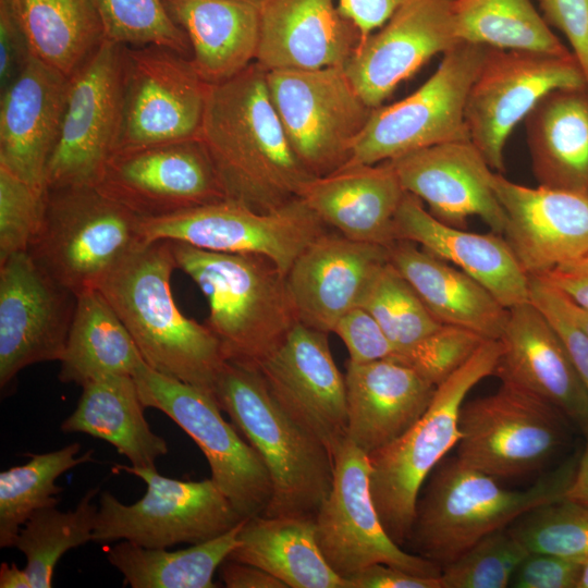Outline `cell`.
<instances>
[{
    "label": "cell",
    "mask_w": 588,
    "mask_h": 588,
    "mask_svg": "<svg viewBox=\"0 0 588 588\" xmlns=\"http://www.w3.org/2000/svg\"><path fill=\"white\" fill-rule=\"evenodd\" d=\"M257 62L209 85L199 138L228 199L270 212L299 198L315 176L301 163Z\"/></svg>",
    "instance_id": "cell-1"
},
{
    "label": "cell",
    "mask_w": 588,
    "mask_h": 588,
    "mask_svg": "<svg viewBox=\"0 0 588 588\" xmlns=\"http://www.w3.org/2000/svg\"><path fill=\"white\" fill-rule=\"evenodd\" d=\"M175 268L171 241L143 243L98 290L149 367L213 395L226 360L207 326L185 317L176 307L170 282Z\"/></svg>",
    "instance_id": "cell-2"
},
{
    "label": "cell",
    "mask_w": 588,
    "mask_h": 588,
    "mask_svg": "<svg viewBox=\"0 0 588 588\" xmlns=\"http://www.w3.org/2000/svg\"><path fill=\"white\" fill-rule=\"evenodd\" d=\"M176 268L209 305L204 322L226 362L257 367L299 322L286 277L269 258L226 254L172 242Z\"/></svg>",
    "instance_id": "cell-3"
},
{
    "label": "cell",
    "mask_w": 588,
    "mask_h": 588,
    "mask_svg": "<svg viewBox=\"0 0 588 588\" xmlns=\"http://www.w3.org/2000/svg\"><path fill=\"white\" fill-rule=\"evenodd\" d=\"M577 462H566L524 490L452 457L432 470L418 497L409 543L415 554L442 567L525 513L565 497Z\"/></svg>",
    "instance_id": "cell-4"
},
{
    "label": "cell",
    "mask_w": 588,
    "mask_h": 588,
    "mask_svg": "<svg viewBox=\"0 0 588 588\" xmlns=\"http://www.w3.org/2000/svg\"><path fill=\"white\" fill-rule=\"evenodd\" d=\"M213 397L270 475L272 497L261 515L315 517L333 480L328 448L285 414L255 367L226 362Z\"/></svg>",
    "instance_id": "cell-5"
},
{
    "label": "cell",
    "mask_w": 588,
    "mask_h": 588,
    "mask_svg": "<svg viewBox=\"0 0 588 588\" xmlns=\"http://www.w3.org/2000/svg\"><path fill=\"white\" fill-rule=\"evenodd\" d=\"M501 350L499 340H486L437 387L428 408L406 432L368 454L372 499L388 535L399 546L408 540L424 482L461 438L458 417L467 394L493 375Z\"/></svg>",
    "instance_id": "cell-6"
},
{
    "label": "cell",
    "mask_w": 588,
    "mask_h": 588,
    "mask_svg": "<svg viewBox=\"0 0 588 588\" xmlns=\"http://www.w3.org/2000/svg\"><path fill=\"white\" fill-rule=\"evenodd\" d=\"M140 222L142 218L95 186L49 188L27 253L48 275L79 295L98 290L144 243Z\"/></svg>",
    "instance_id": "cell-7"
},
{
    "label": "cell",
    "mask_w": 588,
    "mask_h": 588,
    "mask_svg": "<svg viewBox=\"0 0 588 588\" xmlns=\"http://www.w3.org/2000/svg\"><path fill=\"white\" fill-rule=\"evenodd\" d=\"M488 47L460 41L413 94L373 108L345 166L376 164L446 142L469 139L465 107Z\"/></svg>",
    "instance_id": "cell-8"
},
{
    "label": "cell",
    "mask_w": 588,
    "mask_h": 588,
    "mask_svg": "<svg viewBox=\"0 0 588 588\" xmlns=\"http://www.w3.org/2000/svg\"><path fill=\"white\" fill-rule=\"evenodd\" d=\"M146 483V493L124 504L111 492L99 495L93 541L127 540L145 548L195 544L218 537L242 518L211 478L180 480L166 477L156 467L115 465Z\"/></svg>",
    "instance_id": "cell-9"
},
{
    "label": "cell",
    "mask_w": 588,
    "mask_h": 588,
    "mask_svg": "<svg viewBox=\"0 0 588 588\" xmlns=\"http://www.w3.org/2000/svg\"><path fill=\"white\" fill-rule=\"evenodd\" d=\"M266 76L285 135L305 169L317 177L345 166L373 108L344 65L271 70Z\"/></svg>",
    "instance_id": "cell-10"
},
{
    "label": "cell",
    "mask_w": 588,
    "mask_h": 588,
    "mask_svg": "<svg viewBox=\"0 0 588 588\" xmlns=\"http://www.w3.org/2000/svg\"><path fill=\"white\" fill-rule=\"evenodd\" d=\"M145 407L166 414L205 455L211 479L242 518L261 515L272 497L270 475L256 450L229 424L210 393L149 367L133 373Z\"/></svg>",
    "instance_id": "cell-11"
},
{
    "label": "cell",
    "mask_w": 588,
    "mask_h": 588,
    "mask_svg": "<svg viewBox=\"0 0 588 588\" xmlns=\"http://www.w3.org/2000/svg\"><path fill=\"white\" fill-rule=\"evenodd\" d=\"M567 418L550 403L502 383L492 394L462 405L456 457L498 477L541 469L565 446Z\"/></svg>",
    "instance_id": "cell-12"
},
{
    "label": "cell",
    "mask_w": 588,
    "mask_h": 588,
    "mask_svg": "<svg viewBox=\"0 0 588 588\" xmlns=\"http://www.w3.org/2000/svg\"><path fill=\"white\" fill-rule=\"evenodd\" d=\"M329 230L301 197L270 212L224 199L140 222L144 243L162 240L218 253L260 255L285 275L298 255Z\"/></svg>",
    "instance_id": "cell-13"
},
{
    "label": "cell",
    "mask_w": 588,
    "mask_h": 588,
    "mask_svg": "<svg viewBox=\"0 0 588 588\" xmlns=\"http://www.w3.org/2000/svg\"><path fill=\"white\" fill-rule=\"evenodd\" d=\"M588 83L573 54L488 47L466 100L469 139L489 167L502 173L504 149L515 126L555 88Z\"/></svg>",
    "instance_id": "cell-14"
},
{
    "label": "cell",
    "mask_w": 588,
    "mask_h": 588,
    "mask_svg": "<svg viewBox=\"0 0 588 588\" xmlns=\"http://www.w3.org/2000/svg\"><path fill=\"white\" fill-rule=\"evenodd\" d=\"M125 46L106 39L70 77L60 135L45 191L95 186L117 151L123 118Z\"/></svg>",
    "instance_id": "cell-15"
},
{
    "label": "cell",
    "mask_w": 588,
    "mask_h": 588,
    "mask_svg": "<svg viewBox=\"0 0 588 588\" xmlns=\"http://www.w3.org/2000/svg\"><path fill=\"white\" fill-rule=\"evenodd\" d=\"M333 462L331 489L315 516L317 542L330 567L347 580L376 563L440 576V566L403 550L388 535L370 491L368 454L346 438Z\"/></svg>",
    "instance_id": "cell-16"
},
{
    "label": "cell",
    "mask_w": 588,
    "mask_h": 588,
    "mask_svg": "<svg viewBox=\"0 0 588 588\" xmlns=\"http://www.w3.org/2000/svg\"><path fill=\"white\" fill-rule=\"evenodd\" d=\"M95 187L142 219L228 199L199 137L118 150Z\"/></svg>",
    "instance_id": "cell-17"
},
{
    "label": "cell",
    "mask_w": 588,
    "mask_h": 588,
    "mask_svg": "<svg viewBox=\"0 0 588 588\" xmlns=\"http://www.w3.org/2000/svg\"><path fill=\"white\" fill-rule=\"evenodd\" d=\"M208 87L189 58L163 47L125 46L117 151L199 137Z\"/></svg>",
    "instance_id": "cell-18"
},
{
    "label": "cell",
    "mask_w": 588,
    "mask_h": 588,
    "mask_svg": "<svg viewBox=\"0 0 588 588\" xmlns=\"http://www.w3.org/2000/svg\"><path fill=\"white\" fill-rule=\"evenodd\" d=\"M77 295L53 280L27 252L0 264V387L24 368L62 358Z\"/></svg>",
    "instance_id": "cell-19"
},
{
    "label": "cell",
    "mask_w": 588,
    "mask_h": 588,
    "mask_svg": "<svg viewBox=\"0 0 588 588\" xmlns=\"http://www.w3.org/2000/svg\"><path fill=\"white\" fill-rule=\"evenodd\" d=\"M256 368L285 414L333 455L346 439L347 406L328 333L297 322Z\"/></svg>",
    "instance_id": "cell-20"
},
{
    "label": "cell",
    "mask_w": 588,
    "mask_h": 588,
    "mask_svg": "<svg viewBox=\"0 0 588 588\" xmlns=\"http://www.w3.org/2000/svg\"><path fill=\"white\" fill-rule=\"evenodd\" d=\"M453 0H411L356 48L345 72L364 101L377 108L436 54L461 40Z\"/></svg>",
    "instance_id": "cell-21"
},
{
    "label": "cell",
    "mask_w": 588,
    "mask_h": 588,
    "mask_svg": "<svg viewBox=\"0 0 588 588\" xmlns=\"http://www.w3.org/2000/svg\"><path fill=\"white\" fill-rule=\"evenodd\" d=\"M491 186L505 216L502 235L529 277L588 253L587 196L517 184L495 171Z\"/></svg>",
    "instance_id": "cell-22"
},
{
    "label": "cell",
    "mask_w": 588,
    "mask_h": 588,
    "mask_svg": "<svg viewBox=\"0 0 588 588\" xmlns=\"http://www.w3.org/2000/svg\"><path fill=\"white\" fill-rule=\"evenodd\" d=\"M389 261L385 245L327 231L298 255L285 275L298 321L332 333L339 319L359 306L370 282Z\"/></svg>",
    "instance_id": "cell-23"
},
{
    "label": "cell",
    "mask_w": 588,
    "mask_h": 588,
    "mask_svg": "<svg viewBox=\"0 0 588 588\" xmlns=\"http://www.w3.org/2000/svg\"><path fill=\"white\" fill-rule=\"evenodd\" d=\"M403 188L427 204L439 221L465 229L477 216L502 234L505 216L493 188L494 172L470 139L441 143L393 160Z\"/></svg>",
    "instance_id": "cell-24"
},
{
    "label": "cell",
    "mask_w": 588,
    "mask_h": 588,
    "mask_svg": "<svg viewBox=\"0 0 588 588\" xmlns=\"http://www.w3.org/2000/svg\"><path fill=\"white\" fill-rule=\"evenodd\" d=\"M495 375L556 407L588 434V393L562 336L531 302L509 308Z\"/></svg>",
    "instance_id": "cell-25"
},
{
    "label": "cell",
    "mask_w": 588,
    "mask_h": 588,
    "mask_svg": "<svg viewBox=\"0 0 588 588\" xmlns=\"http://www.w3.org/2000/svg\"><path fill=\"white\" fill-rule=\"evenodd\" d=\"M69 89V76L33 56L0 90V167L40 192H45Z\"/></svg>",
    "instance_id": "cell-26"
},
{
    "label": "cell",
    "mask_w": 588,
    "mask_h": 588,
    "mask_svg": "<svg viewBox=\"0 0 588 588\" xmlns=\"http://www.w3.org/2000/svg\"><path fill=\"white\" fill-rule=\"evenodd\" d=\"M255 62L266 71L345 65L360 41L336 0H264Z\"/></svg>",
    "instance_id": "cell-27"
},
{
    "label": "cell",
    "mask_w": 588,
    "mask_h": 588,
    "mask_svg": "<svg viewBox=\"0 0 588 588\" xmlns=\"http://www.w3.org/2000/svg\"><path fill=\"white\" fill-rule=\"evenodd\" d=\"M393 240L415 243L451 262L482 284L507 309L530 302L529 275L504 237L445 224L407 192L394 218Z\"/></svg>",
    "instance_id": "cell-28"
},
{
    "label": "cell",
    "mask_w": 588,
    "mask_h": 588,
    "mask_svg": "<svg viewBox=\"0 0 588 588\" xmlns=\"http://www.w3.org/2000/svg\"><path fill=\"white\" fill-rule=\"evenodd\" d=\"M346 438L370 454L400 438L426 412L437 387L390 358L347 362Z\"/></svg>",
    "instance_id": "cell-29"
},
{
    "label": "cell",
    "mask_w": 588,
    "mask_h": 588,
    "mask_svg": "<svg viewBox=\"0 0 588 588\" xmlns=\"http://www.w3.org/2000/svg\"><path fill=\"white\" fill-rule=\"evenodd\" d=\"M406 194L390 161L351 164L311 179L301 198L332 230L352 240L389 246Z\"/></svg>",
    "instance_id": "cell-30"
},
{
    "label": "cell",
    "mask_w": 588,
    "mask_h": 588,
    "mask_svg": "<svg viewBox=\"0 0 588 588\" xmlns=\"http://www.w3.org/2000/svg\"><path fill=\"white\" fill-rule=\"evenodd\" d=\"M524 121L538 185L588 197V83L551 90Z\"/></svg>",
    "instance_id": "cell-31"
},
{
    "label": "cell",
    "mask_w": 588,
    "mask_h": 588,
    "mask_svg": "<svg viewBox=\"0 0 588 588\" xmlns=\"http://www.w3.org/2000/svg\"><path fill=\"white\" fill-rule=\"evenodd\" d=\"M389 260L441 323L499 340L509 315L477 280L408 241L388 246Z\"/></svg>",
    "instance_id": "cell-32"
},
{
    "label": "cell",
    "mask_w": 588,
    "mask_h": 588,
    "mask_svg": "<svg viewBox=\"0 0 588 588\" xmlns=\"http://www.w3.org/2000/svg\"><path fill=\"white\" fill-rule=\"evenodd\" d=\"M188 37L191 62L209 85L241 73L256 60L259 9L242 0H162Z\"/></svg>",
    "instance_id": "cell-33"
},
{
    "label": "cell",
    "mask_w": 588,
    "mask_h": 588,
    "mask_svg": "<svg viewBox=\"0 0 588 588\" xmlns=\"http://www.w3.org/2000/svg\"><path fill=\"white\" fill-rule=\"evenodd\" d=\"M228 559L260 567L287 588H352L320 551L313 516L245 518Z\"/></svg>",
    "instance_id": "cell-34"
},
{
    "label": "cell",
    "mask_w": 588,
    "mask_h": 588,
    "mask_svg": "<svg viewBox=\"0 0 588 588\" xmlns=\"http://www.w3.org/2000/svg\"><path fill=\"white\" fill-rule=\"evenodd\" d=\"M82 389L75 409L61 424L63 432L105 440L135 467H156V461L168 454L167 441L145 418L146 407L132 376L99 378Z\"/></svg>",
    "instance_id": "cell-35"
},
{
    "label": "cell",
    "mask_w": 588,
    "mask_h": 588,
    "mask_svg": "<svg viewBox=\"0 0 588 588\" xmlns=\"http://www.w3.org/2000/svg\"><path fill=\"white\" fill-rule=\"evenodd\" d=\"M144 363L128 330L99 290L77 295L59 380L83 387L108 376H132Z\"/></svg>",
    "instance_id": "cell-36"
},
{
    "label": "cell",
    "mask_w": 588,
    "mask_h": 588,
    "mask_svg": "<svg viewBox=\"0 0 588 588\" xmlns=\"http://www.w3.org/2000/svg\"><path fill=\"white\" fill-rule=\"evenodd\" d=\"M33 54L71 77L106 40L97 0H4Z\"/></svg>",
    "instance_id": "cell-37"
},
{
    "label": "cell",
    "mask_w": 588,
    "mask_h": 588,
    "mask_svg": "<svg viewBox=\"0 0 588 588\" xmlns=\"http://www.w3.org/2000/svg\"><path fill=\"white\" fill-rule=\"evenodd\" d=\"M243 520L218 537L174 551L121 540L106 558L132 588H215L213 576L238 544Z\"/></svg>",
    "instance_id": "cell-38"
},
{
    "label": "cell",
    "mask_w": 588,
    "mask_h": 588,
    "mask_svg": "<svg viewBox=\"0 0 588 588\" xmlns=\"http://www.w3.org/2000/svg\"><path fill=\"white\" fill-rule=\"evenodd\" d=\"M452 14L461 41L499 49L571 52L530 0H453Z\"/></svg>",
    "instance_id": "cell-39"
},
{
    "label": "cell",
    "mask_w": 588,
    "mask_h": 588,
    "mask_svg": "<svg viewBox=\"0 0 588 588\" xmlns=\"http://www.w3.org/2000/svg\"><path fill=\"white\" fill-rule=\"evenodd\" d=\"M81 444L29 454V461L0 473V548L15 544L23 525L39 510L57 506L63 488L57 479L77 465L93 461V451L78 455Z\"/></svg>",
    "instance_id": "cell-40"
},
{
    "label": "cell",
    "mask_w": 588,
    "mask_h": 588,
    "mask_svg": "<svg viewBox=\"0 0 588 588\" xmlns=\"http://www.w3.org/2000/svg\"><path fill=\"white\" fill-rule=\"evenodd\" d=\"M100 488H90L74 510L57 506L37 511L21 528L14 547L26 558L25 571L33 588H50L54 568L63 554L93 541Z\"/></svg>",
    "instance_id": "cell-41"
},
{
    "label": "cell",
    "mask_w": 588,
    "mask_h": 588,
    "mask_svg": "<svg viewBox=\"0 0 588 588\" xmlns=\"http://www.w3.org/2000/svg\"><path fill=\"white\" fill-rule=\"evenodd\" d=\"M359 306L376 319L394 352L411 346L441 326L390 261L375 275Z\"/></svg>",
    "instance_id": "cell-42"
},
{
    "label": "cell",
    "mask_w": 588,
    "mask_h": 588,
    "mask_svg": "<svg viewBox=\"0 0 588 588\" xmlns=\"http://www.w3.org/2000/svg\"><path fill=\"white\" fill-rule=\"evenodd\" d=\"M106 39L127 47L157 46L191 58L185 32L162 0H97Z\"/></svg>",
    "instance_id": "cell-43"
},
{
    "label": "cell",
    "mask_w": 588,
    "mask_h": 588,
    "mask_svg": "<svg viewBox=\"0 0 588 588\" xmlns=\"http://www.w3.org/2000/svg\"><path fill=\"white\" fill-rule=\"evenodd\" d=\"M509 529L529 552L588 558V506L565 498L525 513Z\"/></svg>",
    "instance_id": "cell-44"
},
{
    "label": "cell",
    "mask_w": 588,
    "mask_h": 588,
    "mask_svg": "<svg viewBox=\"0 0 588 588\" xmlns=\"http://www.w3.org/2000/svg\"><path fill=\"white\" fill-rule=\"evenodd\" d=\"M528 549L509 527L483 537L441 567L442 588H505Z\"/></svg>",
    "instance_id": "cell-45"
},
{
    "label": "cell",
    "mask_w": 588,
    "mask_h": 588,
    "mask_svg": "<svg viewBox=\"0 0 588 588\" xmlns=\"http://www.w3.org/2000/svg\"><path fill=\"white\" fill-rule=\"evenodd\" d=\"M486 340L471 330L441 324L418 342L395 351L390 359L412 368L438 387L464 365Z\"/></svg>",
    "instance_id": "cell-46"
},
{
    "label": "cell",
    "mask_w": 588,
    "mask_h": 588,
    "mask_svg": "<svg viewBox=\"0 0 588 588\" xmlns=\"http://www.w3.org/2000/svg\"><path fill=\"white\" fill-rule=\"evenodd\" d=\"M44 206L45 192L0 167V264L27 252L41 222Z\"/></svg>",
    "instance_id": "cell-47"
},
{
    "label": "cell",
    "mask_w": 588,
    "mask_h": 588,
    "mask_svg": "<svg viewBox=\"0 0 588 588\" xmlns=\"http://www.w3.org/2000/svg\"><path fill=\"white\" fill-rule=\"evenodd\" d=\"M530 302L551 321L566 344L588 393V335L563 307L560 292L537 277H529Z\"/></svg>",
    "instance_id": "cell-48"
},
{
    "label": "cell",
    "mask_w": 588,
    "mask_h": 588,
    "mask_svg": "<svg viewBox=\"0 0 588 588\" xmlns=\"http://www.w3.org/2000/svg\"><path fill=\"white\" fill-rule=\"evenodd\" d=\"M346 346L355 364H365L390 358L394 347L376 319L363 307L357 306L344 314L333 332Z\"/></svg>",
    "instance_id": "cell-49"
},
{
    "label": "cell",
    "mask_w": 588,
    "mask_h": 588,
    "mask_svg": "<svg viewBox=\"0 0 588 588\" xmlns=\"http://www.w3.org/2000/svg\"><path fill=\"white\" fill-rule=\"evenodd\" d=\"M581 560L529 552L515 571L514 588H575Z\"/></svg>",
    "instance_id": "cell-50"
},
{
    "label": "cell",
    "mask_w": 588,
    "mask_h": 588,
    "mask_svg": "<svg viewBox=\"0 0 588 588\" xmlns=\"http://www.w3.org/2000/svg\"><path fill=\"white\" fill-rule=\"evenodd\" d=\"M542 16L568 40L588 82V0H539Z\"/></svg>",
    "instance_id": "cell-51"
},
{
    "label": "cell",
    "mask_w": 588,
    "mask_h": 588,
    "mask_svg": "<svg viewBox=\"0 0 588 588\" xmlns=\"http://www.w3.org/2000/svg\"><path fill=\"white\" fill-rule=\"evenodd\" d=\"M28 39L4 0H0V90H3L33 57Z\"/></svg>",
    "instance_id": "cell-52"
},
{
    "label": "cell",
    "mask_w": 588,
    "mask_h": 588,
    "mask_svg": "<svg viewBox=\"0 0 588 588\" xmlns=\"http://www.w3.org/2000/svg\"><path fill=\"white\" fill-rule=\"evenodd\" d=\"M348 581L352 588H442L440 576H420L384 563L362 569Z\"/></svg>",
    "instance_id": "cell-53"
},
{
    "label": "cell",
    "mask_w": 588,
    "mask_h": 588,
    "mask_svg": "<svg viewBox=\"0 0 588 588\" xmlns=\"http://www.w3.org/2000/svg\"><path fill=\"white\" fill-rule=\"evenodd\" d=\"M411 0H336L341 12L358 28L359 44Z\"/></svg>",
    "instance_id": "cell-54"
},
{
    "label": "cell",
    "mask_w": 588,
    "mask_h": 588,
    "mask_svg": "<svg viewBox=\"0 0 588 588\" xmlns=\"http://www.w3.org/2000/svg\"><path fill=\"white\" fill-rule=\"evenodd\" d=\"M588 310V253L537 277Z\"/></svg>",
    "instance_id": "cell-55"
},
{
    "label": "cell",
    "mask_w": 588,
    "mask_h": 588,
    "mask_svg": "<svg viewBox=\"0 0 588 588\" xmlns=\"http://www.w3.org/2000/svg\"><path fill=\"white\" fill-rule=\"evenodd\" d=\"M219 573L220 579L228 588H287L265 569L230 559L220 565Z\"/></svg>",
    "instance_id": "cell-56"
},
{
    "label": "cell",
    "mask_w": 588,
    "mask_h": 588,
    "mask_svg": "<svg viewBox=\"0 0 588 588\" xmlns=\"http://www.w3.org/2000/svg\"><path fill=\"white\" fill-rule=\"evenodd\" d=\"M564 498L588 506V441L577 462L573 479L567 487Z\"/></svg>",
    "instance_id": "cell-57"
},
{
    "label": "cell",
    "mask_w": 588,
    "mask_h": 588,
    "mask_svg": "<svg viewBox=\"0 0 588 588\" xmlns=\"http://www.w3.org/2000/svg\"><path fill=\"white\" fill-rule=\"evenodd\" d=\"M0 588H33L29 576L25 568H20L15 563L7 562L0 565Z\"/></svg>",
    "instance_id": "cell-58"
},
{
    "label": "cell",
    "mask_w": 588,
    "mask_h": 588,
    "mask_svg": "<svg viewBox=\"0 0 588 588\" xmlns=\"http://www.w3.org/2000/svg\"><path fill=\"white\" fill-rule=\"evenodd\" d=\"M560 295L566 313L569 315L573 321L588 335V310L577 306L561 292Z\"/></svg>",
    "instance_id": "cell-59"
},
{
    "label": "cell",
    "mask_w": 588,
    "mask_h": 588,
    "mask_svg": "<svg viewBox=\"0 0 588 588\" xmlns=\"http://www.w3.org/2000/svg\"><path fill=\"white\" fill-rule=\"evenodd\" d=\"M575 588H588V558L581 560Z\"/></svg>",
    "instance_id": "cell-60"
},
{
    "label": "cell",
    "mask_w": 588,
    "mask_h": 588,
    "mask_svg": "<svg viewBox=\"0 0 588 588\" xmlns=\"http://www.w3.org/2000/svg\"><path fill=\"white\" fill-rule=\"evenodd\" d=\"M242 1L249 2L259 8V5L262 3L264 0H242Z\"/></svg>",
    "instance_id": "cell-61"
}]
</instances>
